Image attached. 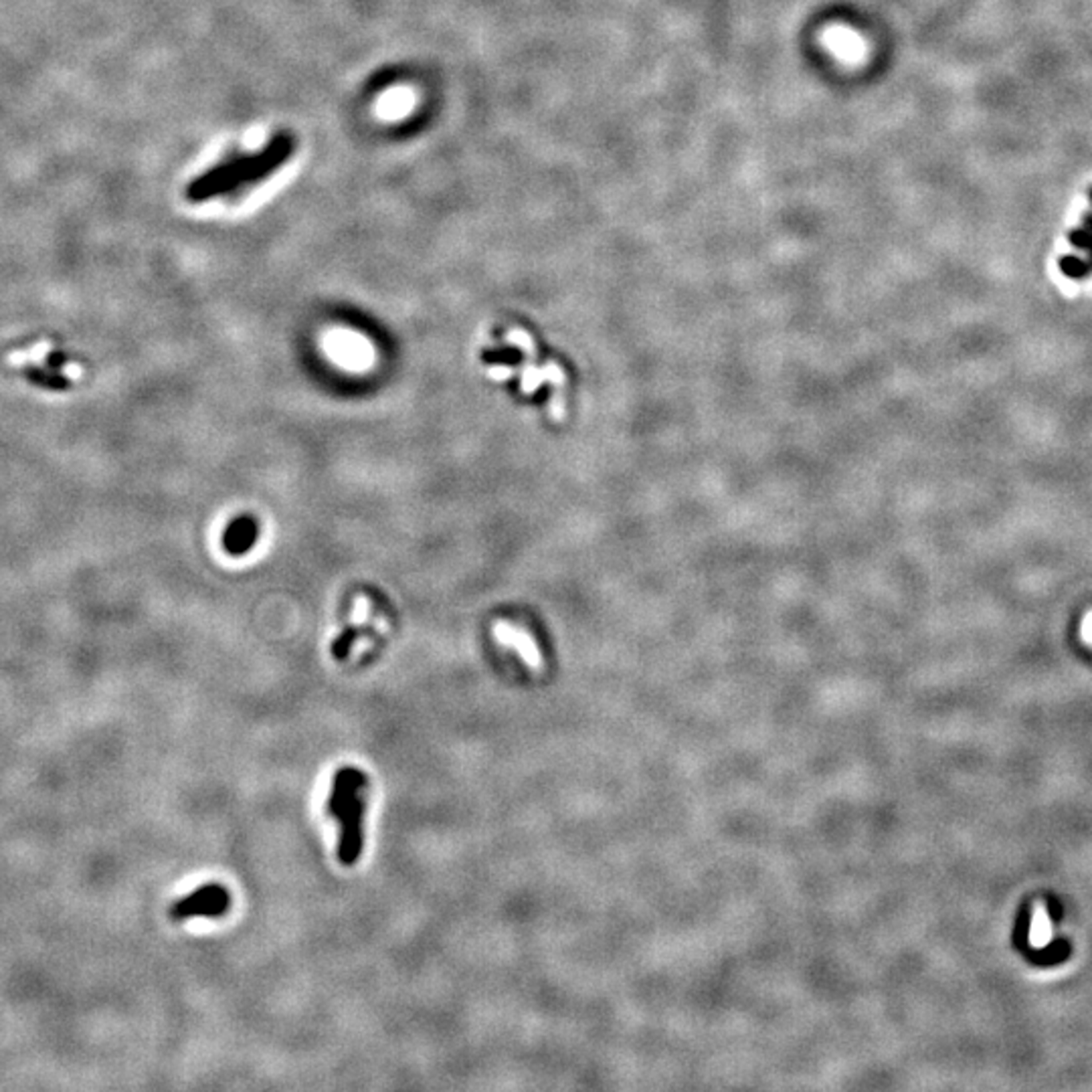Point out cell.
<instances>
[{
  "instance_id": "1",
  "label": "cell",
  "mask_w": 1092,
  "mask_h": 1092,
  "mask_svg": "<svg viewBox=\"0 0 1092 1092\" xmlns=\"http://www.w3.org/2000/svg\"><path fill=\"white\" fill-rule=\"evenodd\" d=\"M231 909V894L221 884H207L197 888L188 896H183L171 906L168 914L172 921H187V918L205 917L219 918Z\"/></svg>"
},
{
  "instance_id": "2",
  "label": "cell",
  "mask_w": 1092,
  "mask_h": 1092,
  "mask_svg": "<svg viewBox=\"0 0 1092 1092\" xmlns=\"http://www.w3.org/2000/svg\"><path fill=\"white\" fill-rule=\"evenodd\" d=\"M363 817H364V799L355 797L348 803L344 813L340 815L342 833L338 841V860L344 866H352L363 853Z\"/></svg>"
},
{
  "instance_id": "3",
  "label": "cell",
  "mask_w": 1092,
  "mask_h": 1092,
  "mask_svg": "<svg viewBox=\"0 0 1092 1092\" xmlns=\"http://www.w3.org/2000/svg\"><path fill=\"white\" fill-rule=\"evenodd\" d=\"M326 350L340 363V367L355 368V371L371 367V344L356 332H346V330H338L334 334L330 332L326 336Z\"/></svg>"
},
{
  "instance_id": "4",
  "label": "cell",
  "mask_w": 1092,
  "mask_h": 1092,
  "mask_svg": "<svg viewBox=\"0 0 1092 1092\" xmlns=\"http://www.w3.org/2000/svg\"><path fill=\"white\" fill-rule=\"evenodd\" d=\"M367 785V775L356 767L338 769L332 781V791L328 797V813L340 817L348 803L359 797L360 789Z\"/></svg>"
},
{
  "instance_id": "5",
  "label": "cell",
  "mask_w": 1092,
  "mask_h": 1092,
  "mask_svg": "<svg viewBox=\"0 0 1092 1092\" xmlns=\"http://www.w3.org/2000/svg\"><path fill=\"white\" fill-rule=\"evenodd\" d=\"M494 633L496 637H498L500 644L506 645V648H514L520 653L522 660L526 661V666H530L532 670H542V668H544V660H542L540 649L534 644L532 636L526 633L524 629L512 628L510 623L500 621L494 628Z\"/></svg>"
},
{
  "instance_id": "6",
  "label": "cell",
  "mask_w": 1092,
  "mask_h": 1092,
  "mask_svg": "<svg viewBox=\"0 0 1092 1092\" xmlns=\"http://www.w3.org/2000/svg\"><path fill=\"white\" fill-rule=\"evenodd\" d=\"M1052 937H1054V929H1052V921H1050L1048 906H1046L1044 901H1038L1032 909V922H1030L1028 933L1030 945L1034 949H1044L1048 947Z\"/></svg>"
},
{
  "instance_id": "7",
  "label": "cell",
  "mask_w": 1092,
  "mask_h": 1092,
  "mask_svg": "<svg viewBox=\"0 0 1092 1092\" xmlns=\"http://www.w3.org/2000/svg\"><path fill=\"white\" fill-rule=\"evenodd\" d=\"M251 538H253V526L249 524L247 520H241V522H237L233 528H231L229 534H227V546H229L231 551H243L245 546L249 544V540H251Z\"/></svg>"
},
{
  "instance_id": "8",
  "label": "cell",
  "mask_w": 1092,
  "mask_h": 1092,
  "mask_svg": "<svg viewBox=\"0 0 1092 1092\" xmlns=\"http://www.w3.org/2000/svg\"><path fill=\"white\" fill-rule=\"evenodd\" d=\"M1060 269L1066 273L1068 278H1084V275H1088V273L1092 271V265L1084 263V261L1078 259V257L1068 255V257H1062V259H1060Z\"/></svg>"
},
{
  "instance_id": "9",
  "label": "cell",
  "mask_w": 1092,
  "mask_h": 1092,
  "mask_svg": "<svg viewBox=\"0 0 1092 1092\" xmlns=\"http://www.w3.org/2000/svg\"><path fill=\"white\" fill-rule=\"evenodd\" d=\"M352 645H355V632L348 629V632L342 633L336 640V644L332 645L334 657H336V660H346V657H348V652L352 649Z\"/></svg>"
},
{
  "instance_id": "10",
  "label": "cell",
  "mask_w": 1092,
  "mask_h": 1092,
  "mask_svg": "<svg viewBox=\"0 0 1092 1092\" xmlns=\"http://www.w3.org/2000/svg\"><path fill=\"white\" fill-rule=\"evenodd\" d=\"M506 342H512V344H518V346H520V348L524 350V352L530 356V359H532V356H534L532 340H530L528 334L522 332V330H510V332L506 334Z\"/></svg>"
},
{
  "instance_id": "11",
  "label": "cell",
  "mask_w": 1092,
  "mask_h": 1092,
  "mask_svg": "<svg viewBox=\"0 0 1092 1092\" xmlns=\"http://www.w3.org/2000/svg\"><path fill=\"white\" fill-rule=\"evenodd\" d=\"M368 611H371V601H368L367 597H363V595H359V597L355 599V611H352V619H350L355 628L363 625L364 619L368 617Z\"/></svg>"
},
{
  "instance_id": "12",
  "label": "cell",
  "mask_w": 1092,
  "mask_h": 1092,
  "mask_svg": "<svg viewBox=\"0 0 1092 1092\" xmlns=\"http://www.w3.org/2000/svg\"><path fill=\"white\" fill-rule=\"evenodd\" d=\"M512 375H514L512 368H504V367L490 368V376H492V379H494V380H504V379H506V376H512Z\"/></svg>"
}]
</instances>
